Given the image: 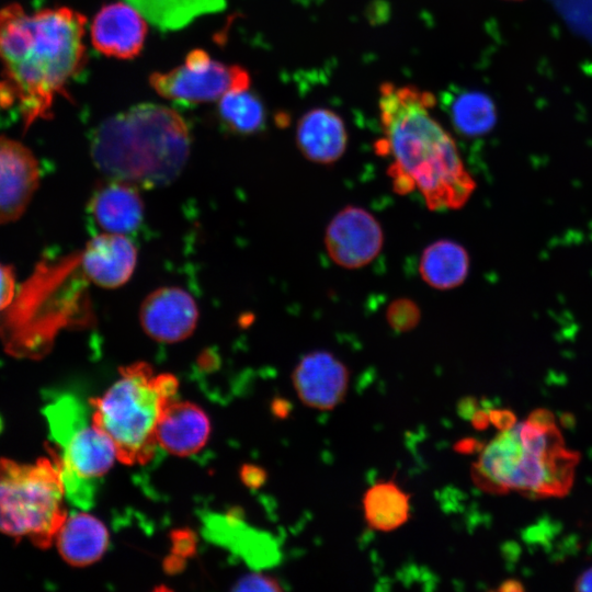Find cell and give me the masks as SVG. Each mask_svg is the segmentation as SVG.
I'll list each match as a JSON object with an SVG mask.
<instances>
[{
	"label": "cell",
	"instance_id": "1",
	"mask_svg": "<svg viewBox=\"0 0 592 592\" xmlns=\"http://www.w3.org/2000/svg\"><path fill=\"white\" fill-rule=\"evenodd\" d=\"M86 25L69 7L31 14L19 3L0 9V106L16 103L24 128L48 118L56 96L84 68Z\"/></svg>",
	"mask_w": 592,
	"mask_h": 592
},
{
	"label": "cell",
	"instance_id": "2",
	"mask_svg": "<svg viewBox=\"0 0 592 592\" xmlns=\"http://www.w3.org/2000/svg\"><path fill=\"white\" fill-rule=\"evenodd\" d=\"M435 99L413 86L383 83L378 107L384 138L376 145L389 153V174L398 193L418 190L432 210L464 206L476 189L451 135L430 113Z\"/></svg>",
	"mask_w": 592,
	"mask_h": 592
},
{
	"label": "cell",
	"instance_id": "3",
	"mask_svg": "<svg viewBox=\"0 0 592 592\" xmlns=\"http://www.w3.org/2000/svg\"><path fill=\"white\" fill-rule=\"evenodd\" d=\"M90 147L93 163L110 179L158 187L180 175L191 137L178 112L141 103L104 119L94 129Z\"/></svg>",
	"mask_w": 592,
	"mask_h": 592
},
{
	"label": "cell",
	"instance_id": "4",
	"mask_svg": "<svg viewBox=\"0 0 592 592\" xmlns=\"http://www.w3.org/2000/svg\"><path fill=\"white\" fill-rule=\"evenodd\" d=\"M579 459V453L566 446L554 415L537 409L500 431L481 449L471 476L479 488L491 493L562 497L573 485Z\"/></svg>",
	"mask_w": 592,
	"mask_h": 592
},
{
	"label": "cell",
	"instance_id": "5",
	"mask_svg": "<svg viewBox=\"0 0 592 592\" xmlns=\"http://www.w3.org/2000/svg\"><path fill=\"white\" fill-rule=\"evenodd\" d=\"M177 389L174 376L156 375L148 364L135 363L122 367L119 378L91 401L92 422L110 439L119 460L144 465L153 458L158 423Z\"/></svg>",
	"mask_w": 592,
	"mask_h": 592
},
{
	"label": "cell",
	"instance_id": "6",
	"mask_svg": "<svg viewBox=\"0 0 592 592\" xmlns=\"http://www.w3.org/2000/svg\"><path fill=\"white\" fill-rule=\"evenodd\" d=\"M65 497L53 455L33 464L0 458V533L49 548L67 519Z\"/></svg>",
	"mask_w": 592,
	"mask_h": 592
},
{
	"label": "cell",
	"instance_id": "7",
	"mask_svg": "<svg viewBox=\"0 0 592 592\" xmlns=\"http://www.w3.org/2000/svg\"><path fill=\"white\" fill-rule=\"evenodd\" d=\"M47 420L59 453L49 448L61 473L67 499L81 509L94 502L98 485L116 457L110 439L89 422L86 408L64 397L47 408Z\"/></svg>",
	"mask_w": 592,
	"mask_h": 592
},
{
	"label": "cell",
	"instance_id": "8",
	"mask_svg": "<svg viewBox=\"0 0 592 592\" xmlns=\"http://www.w3.org/2000/svg\"><path fill=\"white\" fill-rule=\"evenodd\" d=\"M250 82L243 67L213 59L202 48L190 50L182 65L149 77L160 96L183 103L216 101L229 92L249 89Z\"/></svg>",
	"mask_w": 592,
	"mask_h": 592
},
{
	"label": "cell",
	"instance_id": "9",
	"mask_svg": "<svg viewBox=\"0 0 592 592\" xmlns=\"http://www.w3.org/2000/svg\"><path fill=\"white\" fill-rule=\"evenodd\" d=\"M383 243L379 221L360 206L343 207L331 219L325 234L330 259L345 269L367 265L378 255Z\"/></svg>",
	"mask_w": 592,
	"mask_h": 592
},
{
	"label": "cell",
	"instance_id": "10",
	"mask_svg": "<svg viewBox=\"0 0 592 592\" xmlns=\"http://www.w3.org/2000/svg\"><path fill=\"white\" fill-rule=\"evenodd\" d=\"M41 182V167L21 141L0 135V226L14 223L29 208Z\"/></svg>",
	"mask_w": 592,
	"mask_h": 592
},
{
	"label": "cell",
	"instance_id": "11",
	"mask_svg": "<svg viewBox=\"0 0 592 592\" xmlns=\"http://www.w3.org/2000/svg\"><path fill=\"white\" fill-rule=\"evenodd\" d=\"M294 389L308 408L330 411L345 398L350 372L333 353L316 350L305 354L292 374Z\"/></svg>",
	"mask_w": 592,
	"mask_h": 592
},
{
	"label": "cell",
	"instance_id": "12",
	"mask_svg": "<svg viewBox=\"0 0 592 592\" xmlns=\"http://www.w3.org/2000/svg\"><path fill=\"white\" fill-rule=\"evenodd\" d=\"M139 320L148 337L159 342L174 343L193 333L198 309L194 298L183 288L162 286L144 299Z\"/></svg>",
	"mask_w": 592,
	"mask_h": 592
},
{
	"label": "cell",
	"instance_id": "13",
	"mask_svg": "<svg viewBox=\"0 0 592 592\" xmlns=\"http://www.w3.org/2000/svg\"><path fill=\"white\" fill-rule=\"evenodd\" d=\"M93 47L107 57L133 59L147 37L145 16L130 3L110 2L101 7L91 25Z\"/></svg>",
	"mask_w": 592,
	"mask_h": 592
},
{
	"label": "cell",
	"instance_id": "14",
	"mask_svg": "<svg viewBox=\"0 0 592 592\" xmlns=\"http://www.w3.org/2000/svg\"><path fill=\"white\" fill-rule=\"evenodd\" d=\"M137 263L134 243L121 234L103 232L91 238L81 255L86 275L98 286L116 288L133 275Z\"/></svg>",
	"mask_w": 592,
	"mask_h": 592
},
{
	"label": "cell",
	"instance_id": "15",
	"mask_svg": "<svg viewBox=\"0 0 592 592\" xmlns=\"http://www.w3.org/2000/svg\"><path fill=\"white\" fill-rule=\"evenodd\" d=\"M88 208L104 232H133L144 218V203L136 186L115 179L93 191Z\"/></svg>",
	"mask_w": 592,
	"mask_h": 592
},
{
	"label": "cell",
	"instance_id": "16",
	"mask_svg": "<svg viewBox=\"0 0 592 592\" xmlns=\"http://www.w3.org/2000/svg\"><path fill=\"white\" fill-rule=\"evenodd\" d=\"M209 431L208 418L201 408L192 402L173 399L159 420L157 441L168 453L189 456L205 445Z\"/></svg>",
	"mask_w": 592,
	"mask_h": 592
},
{
	"label": "cell",
	"instance_id": "17",
	"mask_svg": "<svg viewBox=\"0 0 592 592\" xmlns=\"http://www.w3.org/2000/svg\"><path fill=\"white\" fill-rule=\"evenodd\" d=\"M296 144L309 161L330 164L339 160L348 145L342 118L328 109L307 111L298 121Z\"/></svg>",
	"mask_w": 592,
	"mask_h": 592
},
{
	"label": "cell",
	"instance_id": "18",
	"mask_svg": "<svg viewBox=\"0 0 592 592\" xmlns=\"http://www.w3.org/2000/svg\"><path fill=\"white\" fill-rule=\"evenodd\" d=\"M55 540L60 556L75 567L95 562L109 547L103 523L83 512L67 517Z\"/></svg>",
	"mask_w": 592,
	"mask_h": 592
},
{
	"label": "cell",
	"instance_id": "19",
	"mask_svg": "<svg viewBox=\"0 0 592 592\" xmlns=\"http://www.w3.org/2000/svg\"><path fill=\"white\" fill-rule=\"evenodd\" d=\"M362 508L371 530L389 533L409 521L411 497L394 479L379 480L364 492Z\"/></svg>",
	"mask_w": 592,
	"mask_h": 592
},
{
	"label": "cell",
	"instance_id": "20",
	"mask_svg": "<svg viewBox=\"0 0 592 592\" xmlns=\"http://www.w3.org/2000/svg\"><path fill=\"white\" fill-rule=\"evenodd\" d=\"M419 271L423 281L434 288H455L467 278L469 255L462 244L439 240L424 249Z\"/></svg>",
	"mask_w": 592,
	"mask_h": 592
},
{
	"label": "cell",
	"instance_id": "21",
	"mask_svg": "<svg viewBox=\"0 0 592 592\" xmlns=\"http://www.w3.org/2000/svg\"><path fill=\"white\" fill-rule=\"evenodd\" d=\"M147 20L163 30H178L202 14L219 11L225 0H127Z\"/></svg>",
	"mask_w": 592,
	"mask_h": 592
},
{
	"label": "cell",
	"instance_id": "22",
	"mask_svg": "<svg viewBox=\"0 0 592 592\" xmlns=\"http://www.w3.org/2000/svg\"><path fill=\"white\" fill-rule=\"evenodd\" d=\"M449 114L455 130L465 137L486 135L497 121L492 100L478 91L457 94L451 103Z\"/></svg>",
	"mask_w": 592,
	"mask_h": 592
},
{
	"label": "cell",
	"instance_id": "23",
	"mask_svg": "<svg viewBox=\"0 0 592 592\" xmlns=\"http://www.w3.org/2000/svg\"><path fill=\"white\" fill-rule=\"evenodd\" d=\"M218 115L226 127L241 135L259 132L265 122L263 103L249 89L232 91L221 96Z\"/></svg>",
	"mask_w": 592,
	"mask_h": 592
},
{
	"label": "cell",
	"instance_id": "24",
	"mask_svg": "<svg viewBox=\"0 0 592 592\" xmlns=\"http://www.w3.org/2000/svg\"><path fill=\"white\" fill-rule=\"evenodd\" d=\"M421 312L417 303L409 298H398L390 303L386 310V319L391 329L407 332L417 327Z\"/></svg>",
	"mask_w": 592,
	"mask_h": 592
},
{
	"label": "cell",
	"instance_id": "25",
	"mask_svg": "<svg viewBox=\"0 0 592 592\" xmlns=\"http://www.w3.org/2000/svg\"><path fill=\"white\" fill-rule=\"evenodd\" d=\"M16 289V274L10 264L0 262V312L13 300Z\"/></svg>",
	"mask_w": 592,
	"mask_h": 592
},
{
	"label": "cell",
	"instance_id": "26",
	"mask_svg": "<svg viewBox=\"0 0 592 592\" xmlns=\"http://www.w3.org/2000/svg\"><path fill=\"white\" fill-rule=\"evenodd\" d=\"M236 591H282L280 582L270 576L252 573L243 577L234 588Z\"/></svg>",
	"mask_w": 592,
	"mask_h": 592
},
{
	"label": "cell",
	"instance_id": "27",
	"mask_svg": "<svg viewBox=\"0 0 592 592\" xmlns=\"http://www.w3.org/2000/svg\"><path fill=\"white\" fill-rule=\"evenodd\" d=\"M242 479L249 487L259 488L266 480V473L260 467L247 466L242 469Z\"/></svg>",
	"mask_w": 592,
	"mask_h": 592
},
{
	"label": "cell",
	"instance_id": "28",
	"mask_svg": "<svg viewBox=\"0 0 592 592\" xmlns=\"http://www.w3.org/2000/svg\"><path fill=\"white\" fill-rule=\"evenodd\" d=\"M489 420L500 431L510 428L515 422L513 414L508 410H491Z\"/></svg>",
	"mask_w": 592,
	"mask_h": 592
},
{
	"label": "cell",
	"instance_id": "29",
	"mask_svg": "<svg viewBox=\"0 0 592 592\" xmlns=\"http://www.w3.org/2000/svg\"><path fill=\"white\" fill-rule=\"evenodd\" d=\"M577 591H592V567L587 569L577 580Z\"/></svg>",
	"mask_w": 592,
	"mask_h": 592
},
{
	"label": "cell",
	"instance_id": "30",
	"mask_svg": "<svg viewBox=\"0 0 592 592\" xmlns=\"http://www.w3.org/2000/svg\"><path fill=\"white\" fill-rule=\"evenodd\" d=\"M474 428L478 430L485 429L489 423V413L482 410H475L470 417Z\"/></svg>",
	"mask_w": 592,
	"mask_h": 592
},
{
	"label": "cell",
	"instance_id": "31",
	"mask_svg": "<svg viewBox=\"0 0 592 592\" xmlns=\"http://www.w3.org/2000/svg\"><path fill=\"white\" fill-rule=\"evenodd\" d=\"M522 584L515 580H508L505 582H503L500 587H499V591H520L522 590Z\"/></svg>",
	"mask_w": 592,
	"mask_h": 592
},
{
	"label": "cell",
	"instance_id": "32",
	"mask_svg": "<svg viewBox=\"0 0 592 592\" xmlns=\"http://www.w3.org/2000/svg\"><path fill=\"white\" fill-rule=\"evenodd\" d=\"M275 413L281 417H285L289 410V406H287L286 401H281V405H278V401L274 406Z\"/></svg>",
	"mask_w": 592,
	"mask_h": 592
}]
</instances>
